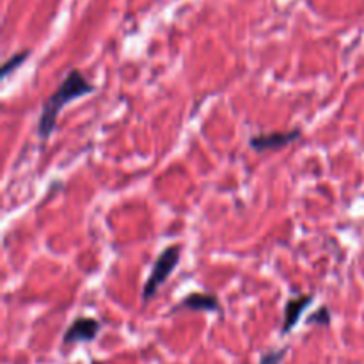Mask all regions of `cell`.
Returning a JSON list of instances; mask_svg holds the SVG:
<instances>
[{
  "label": "cell",
  "mask_w": 364,
  "mask_h": 364,
  "mask_svg": "<svg viewBox=\"0 0 364 364\" xmlns=\"http://www.w3.org/2000/svg\"><path fill=\"white\" fill-rule=\"evenodd\" d=\"M308 326H331V309L326 308V306H320L311 316H308L306 320Z\"/></svg>",
  "instance_id": "obj_8"
},
{
  "label": "cell",
  "mask_w": 364,
  "mask_h": 364,
  "mask_svg": "<svg viewBox=\"0 0 364 364\" xmlns=\"http://www.w3.org/2000/svg\"><path fill=\"white\" fill-rule=\"evenodd\" d=\"M181 258V247L180 245H169V247L164 249L159 255V258L153 263L151 274H149L148 281L144 283L142 288V302H149L156 295V291L166 284V281L169 279L171 274L174 272V269L178 267Z\"/></svg>",
  "instance_id": "obj_2"
},
{
  "label": "cell",
  "mask_w": 364,
  "mask_h": 364,
  "mask_svg": "<svg viewBox=\"0 0 364 364\" xmlns=\"http://www.w3.org/2000/svg\"><path fill=\"white\" fill-rule=\"evenodd\" d=\"M28 55H31V52H27V50L21 53H14V55L11 57V59L2 66V80H6V78L9 77L14 70H18V68H20L21 64L28 59Z\"/></svg>",
  "instance_id": "obj_7"
},
{
  "label": "cell",
  "mask_w": 364,
  "mask_h": 364,
  "mask_svg": "<svg viewBox=\"0 0 364 364\" xmlns=\"http://www.w3.org/2000/svg\"><path fill=\"white\" fill-rule=\"evenodd\" d=\"M284 355H287V348L267 352V354H263L262 359H259V364H281V361L284 359Z\"/></svg>",
  "instance_id": "obj_9"
},
{
  "label": "cell",
  "mask_w": 364,
  "mask_h": 364,
  "mask_svg": "<svg viewBox=\"0 0 364 364\" xmlns=\"http://www.w3.org/2000/svg\"><path fill=\"white\" fill-rule=\"evenodd\" d=\"M302 135V130L294 128V130L287 132H270V134H258L252 135L249 139V146H251L255 151L263 153V151H277V149L284 148V146H290L291 142L299 141Z\"/></svg>",
  "instance_id": "obj_3"
},
{
  "label": "cell",
  "mask_w": 364,
  "mask_h": 364,
  "mask_svg": "<svg viewBox=\"0 0 364 364\" xmlns=\"http://www.w3.org/2000/svg\"><path fill=\"white\" fill-rule=\"evenodd\" d=\"M92 364H105V363H98V361H92Z\"/></svg>",
  "instance_id": "obj_10"
},
{
  "label": "cell",
  "mask_w": 364,
  "mask_h": 364,
  "mask_svg": "<svg viewBox=\"0 0 364 364\" xmlns=\"http://www.w3.org/2000/svg\"><path fill=\"white\" fill-rule=\"evenodd\" d=\"M203 311V313H217L220 311V302L215 294H205V291H194L188 297H185L180 304L174 306L171 313L178 311Z\"/></svg>",
  "instance_id": "obj_5"
},
{
  "label": "cell",
  "mask_w": 364,
  "mask_h": 364,
  "mask_svg": "<svg viewBox=\"0 0 364 364\" xmlns=\"http://www.w3.org/2000/svg\"><path fill=\"white\" fill-rule=\"evenodd\" d=\"M91 92H95V85L80 71L71 70L66 75V78L60 82L57 91H53L52 96L43 103L38 119V137L43 142L48 141L57 128V117H59L60 110L75 100L91 95Z\"/></svg>",
  "instance_id": "obj_1"
},
{
  "label": "cell",
  "mask_w": 364,
  "mask_h": 364,
  "mask_svg": "<svg viewBox=\"0 0 364 364\" xmlns=\"http://www.w3.org/2000/svg\"><path fill=\"white\" fill-rule=\"evenodd\" d=\"M100 329H102V323L96 318L91 316H78L71 322V326L68 327L66 333L63 336L64 345H77V343H91L96 340Z\"/></svg>",
  "instance_id": "obj_4"
},
{
  "label": "cell",
  "mask_w": 364,
  "mask_h": 364,
  "mask_svg": "<svg viewBox=\"0 0 364 364\" xmlns=\"http://www.w3.org/2000/svg\"><path fill=\"white\" fill-rule=\"evenodd\" d=\"M315 297L313 295H299V297L290 299V301L284 304V318H283V327H281V334L287 336L290 334L295 327L299 326V320L304 315L306 309L313 304Z\"/></svg>",
  "instance_id": "obj_6"
}]
</instances>
